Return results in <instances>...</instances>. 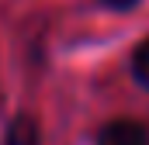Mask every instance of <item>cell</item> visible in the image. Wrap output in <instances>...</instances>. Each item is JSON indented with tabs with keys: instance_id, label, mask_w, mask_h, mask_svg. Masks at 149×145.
Returning <instances> with one entry per match:
<instances>
[{
	"instance_id": "obj_1",
	"label": "cell",
	"mask_w": 149,
	"mask_h": 145,
	"mask_svg": "<svg viewBox=\"0 0 149 145\" xmlns=\"http://www.w3.org/2000/svg\"><path fill=\"white\" fill-rule=\"evenodd\" d=\"M94 145H149V128L132 117H114L97 131Z\"/></svg>"
},
{
	"instance_id": "obj_2",
	"label": "cell",
	"mask_w": 149,
	"mask_h": 145,
	"mask_svg": "<svg viewBox=\"0 0 149 145\" xmlns=\"http://www.w3.org/2000/svg\"><path fill=\"white\" fill-rule=\"evenodd\" d=\"M0 145H45V142H42V128H38V121L28 114V110H21V114H14V117L7 121Z\"/></svg>"
},
{
	"instance_id": "obj_3",
	"label": "cell",
	"mask_w": 149,
	"mask_h": 145,
	"mask_svg": "<svg viewBox=\"0 0 149 145\" xmlns=\"http://www.w3.org/2000/svg\"><path fill=\"white\" fill-rule=\"evenodd\" d=\"M132 76L142 90H149V38L142 45H135V52H132Z\"/></svg>"
},
{
	"instance_id": "obj_4",
	"label": "cell",
	"mask_w": 149,
	"mask_h": 145,
	"mask_svg": "<svg viewBox=\"0 0 149 145\" xmlns=\"http://www.w3.org/2000/svg\"><path fill=\"white\" fill-rule=\"evenodd\" d=\"M101 3H104V7H111V10H132L139 0H101Z\"/></svg>"
}]
</instances>
